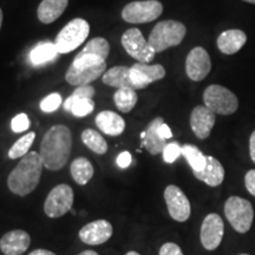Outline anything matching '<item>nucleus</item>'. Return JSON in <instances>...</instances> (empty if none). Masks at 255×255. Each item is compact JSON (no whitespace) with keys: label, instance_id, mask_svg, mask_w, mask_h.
I'll use <instances>...</instances> for the list:
<instances>
[{"label":"nucleus","instance_id":"1","mask_svg":"<svg viewBox=\"0 0 255 255\" xmlns=\"http://www.w3.org/2000/svg\"><path fill=\"white\" fill-rule=\"evenodd\" d=\"M72 148L71 131L66 126L57 124L47 130L40 143L39 155L44 167L57 171L68 163Z\"/></svg>","mask_w":255,"mask_h":255},{"label":"nucleus","instance_id":"2","mask_svg":"<svg viewBox=\"0 0 255 255\" xmlns=\"http://www.w3.org/2000/svg\"><path fill=\"white\" fill-rule=\"evenodd\" d=\"M43 161L39 152H27L7 178L8 189L18 196H26L39 184L43 173Z\"/></svg>","mask_w":255,"mask_h":255},{"label":"nucleus","instance_id":"3","mask_svg":"<svg viewBox=\"0 0 255 255\" xmlns=\"http://www.w3.org/2000/svg\"><path fill=\"white\" fill-rule=\"evenodd\" d=\"M105 69L107 63L101 57L77 55L66 71L65 79L71 85L84 87L104 75Z\"/></svg>","mask_w":255,"mask_h":255},{"label":"nucleus","instance_id":"4","mask_svg":"<svg viewBox=\"0 0 255 255\" xmlns=\"http://www.w3.org/2000/svg\"><path fill=\"white\" fill-rule=\"evenodd\" d=\"M186 33L187 28L184 24L176 20H163L155 25L148 41L155 52L159 53L169 47L180 45Z\"/></svg>","mask_w":255,"mask_h":255},{"label":"nucleus","instance_id":"5","mask_svg":"<svg viewBox=\"0 0 255 255\" xmlns=\"http://www.w3.org/2000/svg\"><path fill=\"white\" fill-rule=\"evenodd\" d=\"M90 25L82 18H76L64 26L55 39L58 53H69L84 43L89 37Z\"/></svg>","mask_w":255,"mask_h":255},{"label":"nucleus","instance_id":"6","mask_svg":"<svg viewBox=\"0 0 255 255\" xmlns=\"http://www.w3.org/2000/svg\"><path fill=\"white\" fill-rule=\"evenodd\" d=\"M225 215L235 232L245 234L250 231L253 223V206L246 199L231 196L225 203Z\"/></svg>","mask_w":255,"mask_h":255},{"label":"nucleus","instance_id":"7","mask_svg":"<svg viewBox=\"0 0 255 255\" xmlns=\"http://www.w3.org/2000/svg\"><path fill=\"white\" fill-rule=\"evenodd\" d=\"M203 102L215 115H232L238 110L239 101L235 94L222 85H209L203 92Z\"/></svg>","mask_w":255,"mask_h":255},{"label":"nucleus","instance_id":"8","mask_svg":"<svg viewBox=\"0 0 255 255\" xmlns=\"http://www.w3.org/2000/svg\"><path fill=\"white\" fill-rule=\"evenodd\" d=\"M162 12L163 6L157 0H142L124 6L122 18L130 24H145L156 20Z\"/></svg>","mask_w":255,"mask_h":255},{"label":"nucleus","instance_id":"9","mask_svg":"<svg viewBox=\"0 0 255 255\" xmlns=\"http://www.w3.org/2000/svg\"><path fill=\"white\" fill-rule=\"evenodd\" d=\"M121 41L128 55L131 56L137 62L149 64L155 58V50L150 46L149 41L144 39L138 28L133 27L127 30L121 38Z\"/></svg>","mask_w":255,"mask_h":255},{"label":"nucleus","instance_id":"10","mask_svg":"<svg viewBox=\"0 0 255 255\" xmlns=\"http://www.w3.org/2000/svg\"><path fill=\"white\" fill-rule=\"evenodd\" d=\"M73 190L68 184H58L50 191L45 203L44 212L51 219H58L72 209Z\"/></svg>","mask_w":255,"mask_h":255},{"label":"nucleus","instance_id":"11","mask_svg":"<svg viewBox=\"0 0 255 255\" xmlns=\"http://www.w3.org/2000/svg\"><path fill=\"white\" fill-rule=\"evenodd\" d=\"M164 200L167 203L169 215L177 222H184L190 218V202L177 186L170 184L164 190Z\"/></svg>","mask_w":255,"mask_h":255},{"label":"nucleus","instance_id":"12","mask_svg":"<svg viewBox=\"0 0 255 255\" xmlns=\"http://www.w3.org/2000/svg\"><path fill=\"white\" fill-rule=\"evenodd\" d=\"M223 234H225V225L221 216L215 213L207 215L203 220L200 232L202 246L207 251H215L221 245Z\"/></svg>","mask_w":255,"mask_h":255},{"label":"nucleus","instance_id":"13","mask_svg":"<svg viewBox=\"0 0 255 255\" xmlns=\"http://www.w3.org/2000/svg\"><path fill=\"white\" fill-rule=\"evenodd\" d=\"M212 62L208 52L201 46L194 47L186 59V72L191 81L201 82L209 75Z\"/></svg>","mask_w":255,"mask_h":255},{"label":"nucleus","instance_id":"14","mask_svg":"<svg viewBox=\"0 0 255 255\" xmlns=\"http://www.w3.org/2000/svg\"><path fill=\"white\" fill-rule=\"evenodd\" d=\"M165 70L161 64H155V65H149L146 63L136 64L130 68V78L135 87V90H142L151 84V83L157 82L159 79L164 78Z\"/></svg>","mask_w":255,"mask_h":255},{"label":"nucleus","instance_id":"15","mask_svg":"<svg viewBox=\"0 0 255 255\" xmlns=\"http://www.w3.org/2000/svg\"><path fill=\"white\" fill-rule=\"evenodd\" d=\"M113 237V226L107 220H96L79 231V239L87 245L97 246V245L105 244Z\"/></svg>","mask_w":255,"mask_h":255},{"label":"nucleus","instance_id":"16","mask_svg":"<svg viewBox=\"0 0 255 255\" xmlns=\"http://www.w3.org/2000/svg\"><path fill=\"white\" fill-rule=\"evenodd\" d=\"M216 122L215 114L206 105H197L191 111L190 128L199 139L208 138Z\"/></svg>","mask_w":255,"mask_h":255},{"label":"nucleus","instance_id":"17","mask_svg":"<svg viewBox=\"0 0 255 255\" xmlns=\"http://www.w3.org/2000/svg\"><path fill=\"white\" fill-rule=\"evenodd\" d=\"M31 238L28 233L15 229L2 235L0 239V251L4 255H21L30 247Z\"/></svg>","mask_w":255,"mask_h":255},{"label":"nucleus","instance_id":"18","mask_svg":"<svg viewBox=\"0 0 255 255\" xmlns=\"http://www.w3.org/2000/svg\"><path fill=\"white\" fill-rule=\"evenodd\" d=\"M197 180L205 182L209 187H219L225 180V168L219 159L207 156V164L203 170L194 173Z\"/></svg>","mask_w":255,"mask_h":255},{"label":"nucleus","instance_id":"19","mask_svg":"<svg viewBox=\"0 0 255 255\" xmlns=\"http://www.w3.org/2000/svg\"><path fill=\"white\" fill-rule=\"evenodd\" d=\"M95 122L102 132L110 136L122 135L124 129H126L124 120L114 111H102L96 116Z\"/></svg>","mask_w":255,"mask_h":255},{"label":"nucleus","instance_id":"20","mask_svg":"<svg viewBox=\"0 0 255 255\" xmlns=\"http://www.w3.org/2000/svg\"><path fill=\"white\" fill-rule=\"evenodd\" d=\"M247 34L241 30H227L218 38V47L225 55H234L245 46Z\"/></svg>","mask_w":255,"mask_h":255},{"label":"nucleus","instance_id":"21","mask_svg":"<svg viewBox=\"0 0 255 255\" xmlns=\"http://www.w3.org/2000/svg\"><path fill=\"white\" fill-rule=\"evenodd\" d=\"M164 123V120L162 117H156L149 123L148 128L145 130V137L142 139L143 146L150 152L151 155H157L159 152H163L164 146L167 145V141L162 138L158 132V128L161 124Z\"/></svg>","mask_w":255,"mask_h":255},{"label":"nucleus","instance_id":"22","mask_svg":"<svg viewBox=\"0 0 255 255\" xmlns=\"http://www.w3.org/2000/svg\"><path fill=\"white\" fill-rule=\"evenodd\" d=\"M69 0H43L38 6L37 15L43 24L56 21L68 7Z\"/></svg>","mask_w":255,"mask_h":255},{"label":"nucleus","instance_id":"23","mask_svg":"<svg viewBox=\"0 0 255 255\" xmlns=\"http://www.w3.org/2000/svg\"><path fill=\"white\" fill-rule=\"evenodd\" d=\"M103 83L116 89L129 88L135 90L131 78H130V68L128 66H114L108 70L103 75Z\"/></svg>","mask_w":255,"mask_h":255},{"label":"nucleus","instance_id":"24","mask_svg":"<svg viewBox=\"0 0 255 255\" xmlns=\"http://www.w3.org/2000/svg\"><path fill=\"white\" fill-rule=\"evenodd\" d=\"M70 173H71V176L76 183L79 186H85L94 176V165L88 158L78 157L72 161Z\"/></svg>","mask_w":255,"mask_h":255},{"label":"nucleus","instance_id":"25","mask_svg":"<svg viewBox=\"0 0 255 255\" xmlns=\"http://www.w3.org/2000/svg\"><path fill=\"white\" fill-rule=\"evenodd\" d=\"M64 110L71 113L76 117H85L95 109V102L92 98H77L70 96L63 103Z\"/></svg>","mask_w":255,"mask_h":255},{"label":"nucleus","instance_id":"26","mask_svg":"<svg viewBox=\"0 0 255 255\" xmlns=\"http://www.w3.org/2000/svg\"><path fill=\"white\" fill-rule=\"evenodd\" d=\"M58 55L59 53L58 51H57L55 43L45 41V43L38 44V45L31 51L30 59L32 64H34V65H40V64L47 63L50 62V60L55 59Z\"/></svg>","mask_w":255,"mask_h":255},{"label":"nucleus","instance_id":"27","mask_svg":"<svg viewBox=\"0 0 255 255\" xmlns=\"http://www.w3.org/2000/svg\"><path fill=\"white\" fill-rule=\"evenodd\" d=\"M137 100L138 97H137L136 90L129 88L117 89L114 95L115 104L121 113H130L135 108Z\"/></svg>","mask_w":255,"mask_h":255},{"label":"nucleus","instance_id":"28","mask_svg":"<svg viewBox=\"0 0 255 255\" xmlns=\"http://www.w3.org/2000/svg\"><path fill=\"white\" fill-rule=\"evenodd\" d=\"M182 156L193 169V173L203 170L207 164V156L202 154L199 148L193 144L182 145Z\"/></svg>","mask_w":255,"mask_h":255},{"label":"nucleus","instance_id":"29","mask_svg":"<svg viewBox=\"0 0 255 255\" xmlns=\"http://www.w3.org/2000/svg\"><path fill=\"white\" fill-rule=\"evenodd\" d=\"M82 141L90 150H92L98 155H104L108 151L107 141L100 132L92 129H85L82 132Z\"/></svg>","mask_w":255,"mask_h":255},{"label":"nucleus","instance_id":"30","mask_svg":"<svg viewBox=\"0 0 255 255\" xmlns=\"http://www.w3.org/2000/svg\"><path fill=\"white\" fill-rule=\"evenodd\" d=\"M110 52V44L109 41L102 37H97L91 39L87 45L84 46L78 55H89V56H97L101 58L107 59Z\"/></svg>","mask_w":255,"mask_h":255},{"label":"nucleus","instance_id":"31","mask_svg":"<svg viewBox=\"0 0 255 255\" xmlns=\"http://www.w3.org/2000/svg\"><path fill=\"white\" fill-rule=\"evenodd\" d=\"M34 138H36V133L34 132H27L26 135L20 137L8 150V157L11 159L24 157L28 152V150H30L31 145L33 144Z\"/></svg>","mask_w":255,"mask_h":255},{"label":"nucleus","instance_id":"32","mask_svg":"<svg viewBox=\"0 0 255 255\" xmlns=\"http://www.w3.org/2000/svg\"><path fill=\"white\" fill-rule=\"evenodd\" d=\"M60 105H62V96L57 92H53L40 102V109L44 113L50 114L58 109Z\"/></svg>","mask_w":255,"mask_h":255},{"label":"nucleus","instance_id":"33","mask_svg":"<svg viewBox=\"0 0 255 255\" xmlns=\"http://www.w3.org/2000/svg\"><path fill=\"white\" fill-rule=\"evenodd\" d=\"M162 154H163V159L165 163H174L180 157V155H182V146L178 144L177 142L167 143Z\"/></svg>","mask_w":255,"mask_h":255},{"label":"nucleus","instance_id":"34","mask_svg":"<svg viewBox=\"0 0 255 255\" xmlns=\"http://www.w3.org/2000/svg\"><path fill=\"white\" fill-rule=\"evenodd\" d=\"M30 128V120H28L26 114H19L12 120L11 122V129L14 132H23Z\"/></svg>","mask_w":255,"mask_h":255},{"label":"nucleus","instance_id":"35","mask_svg":"<svg viewBox=\"0 0 255 255\" xmlns=\"http://www.w3.org/2000/svg\"><path fill=\"white\" fill-rule=\"evenodd\" d=\"M159 255H183L182 250L173 242H167L159 250Z\"/></svg>","mask_w":255,"mask_h":255},{"label":"nucleus","instance_id":"36","mask_svg":"<svg viewBox=\"0 0 255 255\" xmlns=\"http://www.w3.org/2000/svg\"><path fill=\"white\" fill-rule=\"evenodd\" d=\"M95 95V89L91 85H84V87H78L73 91L72 96L77 98H92Z\"/></svg>","mask_w":255,"mask_h":255},{"label":"nucleus","instance_id":"37","mask_svg":"<svg viewBox=\"0 0 255 255\" xmlns=\"http://www.w3.org/2000/svg\"><path fill=\"white\" fill-rule=\"evenodd\" d=\"M245 184H246V188L248 190V193L251 195L255 196V170L252 169V170L248 171L245 176Z\"/></svg>","mask_w":255,"mask_h":255},{"label":"nucleus","instance_id":"38","mask_svg":"<svg viewBox=\"0 0 255 255\" xmlns=\"http://www.w3.org/2000/svg\"><path fill=\"white\" fill-rule=\"evenodd\" d=\"M131 161H132L131 154H130L129 151H123L119 155L116 162H117V165H119L121 169H127L130 164H131Z\"/></svg>","mask_w":255,"mask_h":255},{"label":"nucleus","instance_id":"39","mask_svg":"<svg viewBox=\"0 0 255 255\" xmlns=\"http://www.w3.org/2000/svg\"><path fill=\"white\" fill-rule=\"evenodd\" d=\"M158 132H159V135H161L162 138H164L165 141H167V139L171 138V137H173V132H171L170 128H169L165 123L161 124V126H159V128H158Z\"/></svg>","mask_w":255,"mask_h":255},{"label":"nucleus","instance_id":"40","mask_svg":"<svg viewBox=\"0 0 255 255\" xmlns=\"http://www.w3.org/2000/svg\"><path fill=\"white\" fill-rule=\"evenodd\" d=\"M250 154L252 161L255 163V130L252 132L251 138H250Z\"/></svg>","mask_w":255,"mask_h":255},{"label":"nucleus","instance_id":"41","mask_svg":"<svg viewBox=\"0 0 255 255\" xmlns=\"http://www.w3.org/2000/svg\"><path fill=\"white\" fill-rule=\"evenodd\" d=\"M28 255H56L53 252L47 251V250H36L33 252H31Z\"/></svg>","mask_w":255,"mask_h":255},{"label":"nucleus","instance_id":"42","mask_svg":"<svg viewBox=\"0 0 255 255\" xmlns=\"http://www.w3.org/2000/svg\"><path fill=\"white\" fill-rule=\"evenodd\" d=\"M78 255H100V254L95 251H84L82 252V253H79Z\"/></svg>","mask_w":255,"mask_h":255},{"label":"nucleus","instance_id":"43","mask_svg":"<svg viewBox=\"0 0 255 255\" xmlns=\"http://www.w3.org/2000/svg\"><path fill=\"white\" fill-rule=\"evenodd\" d=\"M1 24H2V11L0 8V28H1Z\"/></svg>","mask_w":255,"mask_h":255},{"label":"nucleus","instance_id":"44","mask_svg":"<svg viewBox=\"0 0 255 255\" xmlns=\"http://www.w3.org/2000/svg\"><path fill=\"white\" fill-rule=\"evenodd\" d=\"M126 255H139L137 252H129V253H127Z\"/></svg>","mask_w":255,"mask_h":255},{"label":"nucleus","instance_id":"45","mask_svg":"<svg viewBox=\"0 0 255 255\" xmlns=\"http://www.w3.org/2000/svg\"><path fill=\"white\" fill-rule=\"evenodd\" d=\"M246 2H251V4H255V0H244Z\"/></svg>","mask_w":255,"mask_h":255},{"label":"nucleus","instance_id":"46","mask_svg":"<svg viewBox=\"0 0 255 255\" xmlns=\"http://www.w3.org/2000/svg\"><path fill=\"white\" fill-rule=\"evenodd\" d=\"M144 137H145V131H143V132L141 133V138L143 139V138H144Z\"/></svg>","mask_w":255,"mask_h":255},{"label":"nucleus","instance_id":"47","mask_svg":"<svg viewBox=\"0 0 255 255\" xmlns=\"http://www.w3.org/2000/svg\"><path fill=\"white\" fill-rule=\"evenodd\" d=\"M240 255H250V254H240Z\"/></svg>","mask_w":255,"mask_h":255}]
</instances>
